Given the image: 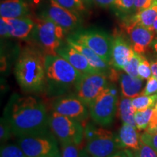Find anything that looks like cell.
Returning <instances> with one entry per match:
<instances>
[{
    "label": "cell",
    "mask_w": 157,
    "mask_h": 157,
    "mask_svg": "<svg viewBox=\"0 0 157 157\" xmlns=\"http://www.w3.org/2000/svg\"><path fill=\"white\" fill-rule=\"evenodd\" d=\"M4 117L17 137L50 129L46 106L36 96L13 95L5 108Z\"/></svg>",
    "instance_id": "1"
},
{
    "label": "cell",
    "mask_w": 157,
    "mask_h": 157,
    "mask_svg": "<svg viewBox=\"0 0 157 157\" xmlns=\"http://www.w3.org/2000/svg\"><path fill=\"white\" fill-rule=\"evenodd\" d=\"M45 55L34 48H25L17 58L15 68L19 86L25 93H38L46 87Z\"/></svg>",
    "instance_id": "2"
},
{
    "label": "cell",
    "mask_w": 157,
    "mask_h": 157,
    "mask_svg": "<svg viewBox=\"0 0 157 157\" xmlns=\"http://www.w3.org/2000/svg\"><path fill=\"white\" fill-rule=\"evenodd\" d=\"M45 74L48 93L51 96H60L76 84L82 75L61 56H45Z\"/></svg>",
    "instance_id": "3"
},
{
    "label": "cell",
    "mask_w": 157,
    "mask_h": 157,
    "mask_svg": "<svg viewBox=\"0 0 157 157\" xmlns=\"http://www.w3.org/2000/svg\"><path fill=\"white\" fill-rule=\"evenodd\" d=\"M85 150L92 157H108L124 149L119 137L112 131L87 124L84 128Z\"/></svg>",
    "instance_id": "4"
},
{
    "label": "cell",
    "mask_w": 157,
    "mask_h": 157,
    "mask_svg": "<svg viewBox=\"0 0 157 157\" xmlns=\"http://www.w3.org/2000/svg\"><path fill=\"white\" fill-rule=\"evenodd\" d=\"M119 92L113 83L107 87L88 105L89 113L94 122L101 127L110 126L114 120L117 111Z\"/></svg>",
    "instance_id": "5"
},
{
    "label": "cell",
    "mask_w": 157,
    "mask_h": 157,
    "mask_svg": "<svg viewBox=\"0 0 157 157\" xmlns=\"http://www.w3.org/2000/svg\"><path fill=\"white\" fill-rule=\"evenodd\" d=\"M17 145L27 157H61L51 130L17 137Z\"/></svg>",
    "instance_id": "6"
},
{
    "label": "cell",
    "mask_w": 157,
    "mask_h": 157,
    "mask_svg": "<svg viewBox=\"0 0 157 157\" xmlns=\"http://www.w3.org/2000/svg\"><path fill=\"white\" fill-rule=\"evenodd\" d=\"M33 39L45 56H56L57 50L62 44L65 31L61 27L50 21L39 17L34 20Z\"/></svg>",
    "instance_id": "7"
},
{
    "label": "cell",
    "mask_w": 157,
    "mask_h": 157,
    "mask_svg": "<svg viewBox=\"0 0 157 157\" xmlns=\"http://www.w3.org/2000/svg\"><path fill=\"white\" fill-rule=\"evenodd\" d=\"M51 132L60 143H74L80 146L83 140L84 128L81 121L52 111L49 114Z\"/></svg>",
    "instance_id": "8"
},
{
    "label": "cell",
    "mask_w": 157,
    "mask_h": 157,
    "mask_svg": "<svg viewBox=\"0 0 157 157\" xmlns=\"http://www.w3.org/2000/svg\"><path fill=\"white\" fill-rule=\"evenodd\" d=\"M68 38L86 45L110 65L113 37L105 31L98 29L78 30Z\"/></svg>",
    "instance_id": "9"
},
{
    "label": "cell",
    "mask_w": 157,
    "mask_h": 157,
    "mask_svg": "<svg viewBox=\"0 0 157 157\" xmlns=\"http://www.w3.org/2000/svg\"><path fill=\"white\" fill-rule=\"evenodd\" d=\"M109 75L104 73L82 74L74 88V95L88 105L109 84Z\"/></svg>",
    "instance_id": "10"
},
{
    "label": "cell",
    "mask_w": 157,
    "mask_h": 157,
    "mask_svg": "<svg viewBox=\"0 0 157 157\" xmlns=\"http://www.w3.org/2000/svg\"><path fill=\"white\" fill-rule=\"evenodd\" d=\"M42 18L50 20L67 33L75 30L79 26L80 18L77 13L63 8L54 0H50V3L42 12Z\"/></svg>",
    "instance_id": "11"
},
{
    "label": "cell",
    "mask_w": 157,
    "mask_h": 157,
    "mask_svg": "<svg viewBox=\"0 0 157 157\" xmlns=\"http://www.w3.org/2000/svg\"><path fill=\"white\" fill-rule=\"evenodd\" d=\"M52 111L60 114L73 118L79 121L87 119L89 109L87 105L75 95L58 96L52 105Z\"/></svg>",
    "instance_id": "12"
},
{
    "label": "cell",
    "mask_w": 157,
    "mask_h": 157,
    "mask_svg": "<svg viewBox=\"0 0 157 157\" xmlns=\"http://www.w3.org/2000/svg\"><path fill=\"white\" fill-rule=\"evenodd\" d=\"M124 29L128 34L133 50L138 54L145 53L154 40V31L143 25L127 21L124 24Z\"/></svg>",
    "instance_id": "13"
},
{
    "label": "cell",
    "mask_w": 157,
    "mask_h": 157,
    "mask_svg": "<svg viewBox=\"0 0 157 157\" xmlns=\"http://www.w3.org/2000/svg\"><path fill=\"white\" fill-rule=\"evenodd\" d=\"M135 52L132 45L129 44L123 36L120 35L115 36L113 37L110 65L116 69L123 70Z\"/></svg>",
    "instance_id": "14"
},
{
    "label": "cell",
    "mask_w": 157,
    "mask_h": 157,
    "mask_svg": "<svg viewBox=\"0 0 157 157\" xmlns=\"http://www.w3.org/2000/svg\"><path fill=\"white\" fill-rule=\"evenodd\" d=\"M57 54L66 59L76 70L82 74L98 72L90 64L87 59L69 43L62 44L57 50ZM100 73V72H98Z\"/></svg>",
    "instance_id": "15"
},
{
    "label": "cell",
    "mask_w": 157,
    "mask_h": 157,
    "mask_svg": "<svg viewBox=\"0 0 157 157\" xmlns=\"http://www.w3.org/2000/svg\"><path fill=\"white\" fill-rule=\"evenodd\" d=\"M2 18L8 25L11 37L25 39L32 34L35 23L34 20L31 19L30 17L25 16L17 18Z\"/></svg>",
    "instance_id": "16"
},
{
    "label": "cell",
    "mask_w": 157,
    "mask_h": 157,
    "mask_svg": "<svg viewBox=\"0 0 157 157\" xmlns=\"http://www.w3.org/2000/svg\"><path fill=\"white\" fill-rule=\"evenodd\" d=\"M118 81L120 85L122 97L134 98L143 93L144 82L140 77H134L126 72L119 71Z\"/></svg>",
    "instance_id": "17"
},
{
    "label": "cell",
    "mask_w": 157,
    "mask_h": 157,
    "mask_svg": "<svg viewBox=\"0 0 157 157\" xmlns=\"http://www.w3.org/2000/svg\"><path fill=\"white\" fill-rule=\"evenodd\" d=\"M66 42L69 43L72 47H74L78 51H79L87 59L90 64L97 71L100 72V73L106 74L109 75L110 70H111L109 69L110 65L107 63L105 61H104L103 59L98 56V55L96 54L93 50H92L91 49L88 48L86 45L82 44V43L76 42V41L73 40V39L68 38V37L66 39Z\"/></svg>",
    "instance_id": "18"
},
{
    "label": "cell",
    "mask_w": 157,
    "mask_h": 157,
    "mask_svg": "<svg viewBox=\"0 0 157 157\" xmlns=\"http://www.w3.org/2000/svg\"><path fill=\"white\" fill-rule=\"evenodd\" d=\"M29 13V6L23 0H4L0 5L2 17L17 18L25 17Z\"/></svg>",
    "instance_id": "19"
},
{
    "label": "cell",
    "mask_w": 157,
    "mask_h": 157,
    "mask_svg": "<svg viewBox=\"0 0 157 157\" xmlns=\"http://www.w3.org/2000/svg\"><path fill=\"white\" fill-rule=\"evenodd\" d=\"M137 129L134 126L123 123L119 131L118 137L124 148L135 151L139 148L140 144V136Z\"/></svg>",
    "instance_id": "20"
},
{
    "label": "cell",
    "mask_w": 157,
    "mask_h": 157,
    "mask_svg": "<svg viewBox=\"0 0 157 157\" xmlns=\"http://www.w3.org/2000/svg\"><path fill=\"white\" fill-rule=\"evenodd\" d=\"M157 19V0H155L150 7L137 12L129 20V22L151 29L153 24Z\"/></svg>",
    "instance_id": "21"
},
{
    "label": "cell",
    "mask_w": 157,
    "mask_h": 157,
    "mask_svg": "<svg viewBox=\"0 0 157 157\" xmlns=\"http://www.w3.org/2000/svg\"><path fill=\"white\" fill-rule=\"evenodd\" d=\"M119 117L123 123L128 124L136 127L135 121V111L132 104V98L123 97L121 99L118 106Z\"/></svg>",
    "instance_id": "22"
},
{
    "label": "cell",
    "mask_w": 157,
    "mask_h": 157,
    "mask_svg": "<svg viewBox=\"0 0 157 157\" xmlns=\"http://www.w3.org/2000/svg\"><path fill=\"white\" fill-rule=\"evenodd\" d=\"M157 102V95H146L141 94L132 98V104L135 112L144 111L150 108H154Z\"/></svg>",
    "instance_id": "23"
},
{
    "label": "cell",
    "mask_w": 157,
    "mask_h": 157,
    "mask_svg": "<svg viewBox=\"0 0 157 157\" xmlns=\"http://www.w3.org/2000/svg\"><path fill=\"white\" fill-rule=\"evenodd\" d=\"M154 108H150L144 111H136L135 113V121L136 128L139 131L146 130L148 128Z\"/></svg>",
    "instance_id": "24"
},
{
    "label": "cell",
    "mask_w": 157,
    "mask_h": 157,
    "mask_svg": "<svg viewBox=\"0 0 157 157\" xmlns=\"http://www.w3.org/2000/svg\"><path fill=\"white\" fill-rule=\"evenodd\" d=\"M56 2L63 8L73 12L74 13H82L85 10L83 0H54Z\"/></svg>",
    "instance_id": "25"
},
{
    "label": "cell",
    "mask_w": 157,
    "mask_h": 157,
    "mask_svg": "<svg viewBox=\"0 0 157 157\" xmlns=\"http://www.w3.org/2000/svg\"><path fill=\"white\" fill-rule=\"evenodd\" d=\"M143 56L140 54L135 52L134 56L130 58L126 66L124 68V71L128 74L129 75L134 76V77H139L138 75V66L140 64Z\"/></svg>",
    "instance_id": "26"
},
{
    "label": "cell",
    "mask_w": 157,
    "mask_h": 157,
    "mask_svg": "<svg viewBox=\"0 0 157 157\" xmlns=\"http://www.w3.org/2000/svg\"><path fill=\"white\" fill-rule=\"evenodd\" d=\"M0 157H27L18 145L7 144L1 147Z\"/></svg>",
    "instance_id": "27"
},
{
    "label": "cell",
    "mask_w": 157,
    "mask_h": 157,
    "mask_svg": "<svg viewBox=\"0 0 157 157\" xmlns=\"http://www.w3.org/2000/svg\"><path fill=\"white\" fill-rule=\"evenodd\" d=\"M61 157H79L80 151L78 145L74 143H60Z\"/></svg>",
    "instance_id": "28"
},
{
    "label": "cell",
    "mask_w": 157,
    "mask_h": 157,
    "mask_svg": "<svg viewBox=\"0 0 157 157\" xmlns=\"http://www.w3.org/2000/svg\"><path fill=\"white\" fill-rule=\"evenodd\" d=\"M133 157H157V152L151 147L140 141L139 148L133 151Z\"/></svg>",
    "instance_id": "29"
},
{
    "label": "cell",
    "mask_w": 157,
    "mask_h": 157,
    "mask_svg": "<svg viewBox=\"0 0 157 157\" xmlns=\"http://www.w3.org/2000/svg\"><path fill=\"white\" fill-rule=\"evenodd\" d=\"M138 75L142 79H148L152 76L151 63L143 56L138 66Z\"/></svg>",
    "instance_id": "30"
},
{
    "label": "cell",
    "mask_w": 157,
    "mask_h": 157,
    "mask_svg": "<svg viewBox=\"0 0 157 157\" xmlns=\"http://www.w3.org/2000/svg\"><path fill=\"white\" fill-rule=\"evenodd\" d=\"M140 141L151 147L157 152V133H152L146 131L140 135Z\"/></svg>",
    "instance_id": "31"
},
{
    "label": "cell",
    "mask_w": 157,
    "mask_h": 157,
    "mask_svg": "<svg viewBox=\"0 0 157 157\" xmlns=\"http://www.w3.org/2000/svg\"><path fill=\"white\" fill-rule=\"evenodd\" d=\"M11 133L13 132L9 121L5 117H3L1 119V122H0V139L2 142L8 140Z\"/></svg>",
    "instance_id": "32"
},
{
    "label": "cell",
    "mask_w": 157,
    "mask_h": 157,
    "mask_svg": "<svg viewBox=\"0 0 157 157\" xmlns=\"http://www.w3.org/2000/svg\"><path fill=\"white\" fill-rule=\"evenodd\" d=\"M142 94L146 95H157V78L153 75L147 79L146 85Z\"/></svg>",
    "instance_id": "33"
},
{
    "label": "cell",
    "mask_w": 157,
    "mask_h": 157,
    "mask_svg": "<svg viewBox=\"0 0 157 157\" xmlns=\"http://www.w3.org/2000/svg\"><path fill=\"white\" fill-rule=\"evenodd\" d=\"M135 0H115L113 6L118 10L126 13L134 8Z\"/></svg>",
    "instance_id": "34"
},
{
    "label": "cell",
    "mask_w": 157,
    "mask_h": 157,
    "mask_svg": "<svg viewBox=\"0 0 157 157\" xmlns=\"http://www.w3.org/2000/svg\"><path fill=\"white\" fill-rule=\"evenodd\" d=\"M155 0H135L134 8L137 12L146 10L153 5Z\"/></svg>",
    "instance_id": "35"
},
{
    "label": "cell",
    "mask_w": 157,
    "mask_h": 157,
    "mask_svg": "<svg viewBox=\"0 0 157 157\" xmlns=\"http://www.w3.org/2000/svg\"><path fill=\"white\" fill-rule=\"evenodd\" d=\"M85 1L102 8H108L114 5L115 2V0H85Z\"/></svg>",
    "instance_id": "36"
},
{
    "label": "cell",
    "mask_w": 157,
    "mask_h": 157,
    "mask_svg": "<svg viewBox=\"0 0 157 157\" xmlns=\"http://www.w3.org/2000/svg\"><path fill=\"white\" fill-rule=\"evenodd\" d=\"M0 34H1V36L3 37V38L11 37L10 34L8 25L2 17H1V19H0Z\"/></svg>",
    "instance_id": "37"
},
{
    "label": "cell",
    "mask_w": 157,
    "mask_h": 157,
    "mask_svg": "<svg viewBox=\"0 0 157 157\" xmlns=\"http://www.w3.org/2000/svg\"><path fill=\"white\" fill-rule=\"evenodd\" d=\"M108 157H133V154H131L130 151L127 150H120L113 153V154L110 155Z\"/></svg>",
    "instance_id": "38"
},
{
    "label": "cell",
    "mask_w": 157,
    "mask_h": 157,
    "mask_svg": "<svg viewBox=\"0 0 157 157\" xmlns=\"http://www.w3.org/2000/svg\"><path fill=\"white\" fill-rule=\"evenodd\" d=\"M151 66L152 75L157 78V62H152L151 63Z\"/></svg>",
    "instance_id": "39"
},
{
    "label": "cell",
    "mask_w": 157,
    "mask_h": 157,
    "mask_svg": "<svg viewBox=\"0 0 157 157\" xmlns=\"http://www.w3.org/2000/svg\"><path fill=\"white\" fill-rule=\"evenodd\" d=\"M79 157H92L90 155L88 154L87 151L85 150V148L82 149L81 151H80V154H79Z\"/></svg>",
    "instance_id": "40"
},
{
    "label": "cell",
    "mask_w": 157,
    "mask_h": 157,
    "mask_svg": "<svg viewBox=\"0 0 157 157\" xmlns=\"http://www.w3.org/2000/svg\"><path fill=\"white\" fill-rule=\"evenodd\" d=\"M151 45H152L153 49H154V50L157 53V37L154 39V41H153V43Z\"/></svg>",
    "instance_id": "41"
},
{
    "label": "cell",
    "mask_w": 157,
    "mask_h": 157,
    "mask_svg": "<svg viewBox=\"0 0 157 157\" xmlns=\"http://www.w3.org/2000/svg\"><path fill=\"white\" fill-rule=\"evenodd\" d=\"M151 30H152L153 31H154L155 34H157V19L155 21V22L154 24H153L151 29Z\"/></svg>",
    "instance_id": "42"
},
{
    "label": "cell",
    "mask_w": 157,
    "mask_h": 157,
    "mask_svg": "<svg viewBox=\"0 0 157 157\" xmlns=\"http://www.w3.org/2000/svg\"><path fill=\"white\" fill-rule=\"evenodd\" d=\"M146 131L149 132H152V133H157V126L154 127L152 129H146Z\"/></svg>",
    "instance_id": "43"
}]
</instances>
